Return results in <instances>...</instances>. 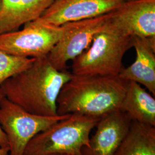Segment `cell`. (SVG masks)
<instances>
[{
    "label": "cell",
    "instance_id": "2",
    "mask_svg": "<svg viewBox=\"0 0 155 155\" xmlns=\"http://www.w3.org/2000/svg\"><path fill=\"white\" fill-rule=\"evenodd\" d=\"M127 83L118 76L72 74L59 94L57 114L101 118L119 110Z\"/></svg>",
    "mask_w": 155,
    "mask_h": 155
},
{
    "label": "cell",
    "instance_id": "14",
    "mask_svg": "<svg viewBox=\"0 0 155 155\" xmlns=\"http://www.w3.org/2000/svg\"><path fill=\"white\" fill-rule=\"evenodd\" d=\"M114 155H155V127L132 121Z\"/></svg>",
    "mask_w": 155,
    "mask_h": 155
},
{
    "label": "cell",
    "instance_id": "17",
    "mask_svg": "<svg viewBox=\"0 0 155 155\" xmlns=\"http://www.w3.org/2000/svg\"><path fill=\"white\" fill-rule=\"evenodd\" d=\"M0 155H9V149L0 147Z\"/></svg>",
    "mask_w": 155,
    "mask_h": 155
},
{
    "label": "cell",
    "instance_id": "4",
    "mask_svg": "<svg viewBox=\"0 0 155 155\" xmlns=\"http://www.w3.org/2000/svg\"><path fill=\"white\" fill-rule=\"evenodd\" d=\"M100 117L71 114L36 135L28 144L24 155L54 153L82 155L88 147L90 133Z\"/></svg>",
    "mask_w": 155,
    "mask_h": 155
},
{
    "label": "cell",
    "instance_id": "7",
    "mask_svg": "<svg viewBox=\"0 0 155 155\" xmlns=\"http://www.w3.org/2000/svg\"><path fill=\"white\" fill-rule=\"evenodd\" d=\"M61 26L35 20L21 30L0 34V50L12 55L39 58L48 55L61 38Z\"/></svg>",
    "mask_w": 155,
    "mask_h": 155
},
{
    "label": "cell",
    "instance_id": "10",
    "mask_svg": "<svg viewBox=\"0 0 155 155\" xmlns=\"http://www.w3.org/2000/svg\"><path fill=\"white\" fill-rule=\"evenodd\" d=\"M131 120L122 111H113L100 118L94 135L82 155H114L125 137Z\"/></svg>",
    "mask_w": 155,
    "mask_h": 155
},
{
    "label": "cell",
    "instance_id": "12",
    "mask_svg": "<svg viewBox=\"0 0 155 155\" xmlns=\"http://www.w3.org/2000/svg\"><path fill=\"white\" fill-rule=\"evenodd\" d=\"M54 0H2L0 34L17 30L39 18Z\"/></svg>",
    "mask_w": 155,
    "mask_h": 155
},
{
    "label": "cell",
    "instance_id": "19",
    "mask_svg": "<svg viewBox=\"0 0 155 155\" xmlns=\"http://www.w3.org/2000/svg\"><path fill=\"white\" fill-rule=\"evenodd\" d=\"M2 0H0V12L2 8Z\"/></svg>",
    "mask_w": 155,
    "mask_h": 155
},
{
    "label": "cell",
    "instance_id": "1",
    "mask_svg": "<svg viewBox=\"0 0 155 155\" xmlns=\"http://www.w3.org/2000/svg\"><path fill=\"white\" fill-rule=\"evenodd\" d=\"M72 74L57 70L47 57L36 58L26 69L0 86L4 97L24 110L42 116H57V100Z\"/></svg>",
    "mask_w": 155,
    "mask_h": 155
},
{
    "label": "cell",
    "instance_id": "18",
    "mask_svg": "<svg viewBox=\"0 0 155 155\" xmlns=\"http://www.w3.org/2000/svg\"><path fill=\"white\" fill-rule=\"evenodd\" d=\"M45 155H71L69 154H66V153H50Z\"/></svg>",
    "mask_w": 155,
    "mask_h": 155
},
{
    "label": "cell",
    "instance_id": "5",
    "mask_svg": "<svg viewBox=\"0 0 155 155\" xmlns=\"http://www.w3.org/2000/svg\"><path fill=\"white\" fill-rule=\"evenodd\" d=\"M69 115L33 114L3 97L0 100V125L8 141L9 155H24L28 144L36 135Z\"/></svg>",
    "mask_w": 155,
    "mask_h": 155
},
{
    "label": "cell",
    "instance_id": "6",
    "mask_svg": "<svg viewBox=\"0 0 155 155\" xmlns=\"http://www.w3.org/2000/svg\"><path fill=\"white\" fill-rule=\"evenodd\" d=\"M112 12L61 25V37L47 56L51 64L58 70H66L67 63L87 49L95 35L107 25Z\"/></svg>",
    "mask_w": 155,
    "mask_h": 155
},
{
    "label": "cell",
    "instance_id": "20",
    "mask_svg": "<svg viewBox=\"0 0 155 155\" xmlns=\"http://www.w3.org/2000/svg\"><path fill=\"white\" fill-rule=\"evenodd\" d=\"M125 1H130V0H124Z\"/></svg>",
    "mask_w": 155,
    "mask_h": 155
},
{
    "label": "cell",
    "instance_id": "16",
    "mask_svg": "<svg viewBox=\"0 0 155 155\" xmlns=\"http://www.w3.org/2000/svg\"><path fill=\"white\" fill-rule=\"evenodd\" d=\"M3 97H4V95L3 94L2 90L0 88V100H1ZM0 147L9 149L8 141L6 138V136L1 125H0Z\"/></svg>",
    "mask_w": 155,
    "mask_h": 155
},
{
    "label": "cell",
    "instance_id": "9",
    "mask_svg": "<svg viewBox=\"0 0 155 155\" xmlns=\"http://www.w3.org/2000/svg\"><path fill=\"white\" fill-rule=\"evenodd\" d=\"M110 22L133 38L155 39V0L124 1L111 12Z\"/></svg>",
    "mask_w": 155,
    "mask_h": 155
},
{
    "label": "cell",
    "instance_id": "13",
    "mask_svg": "<svg viewBox=\"0 0 155 155\" xmlns=\"http://www.w3.org/2000/svg\"><path fill=\"white\" fill-rule=\"evenodd\" d=\"M120 110L131 121L155 127V97L139 83L128 82Z\"/></svg>",
    "mask_w": 155,
    "mask_h": 155
},
{
    "label": "cell",
    "instance_id": "11",
    "mask_svg": "<svg viewBox=\"0 0 155 155\" xmlns=\"http://www.w3.org/2000/svg\"><path fill=\"white\" fill-rule=\"evenodd\" d=\"M133 47L136 59L127 68L123 67L118 75L122 80L139 83L155 95V39L134 38Z\"/></svg>",
    "mask_w": 155,
    "mask_h": 155
},
{
    "label": "cell",
    "instance_id": "8",
    "mask_svg": "<svg viewBox=\"0 0 155 155\" xmlns=\"http://www.w3.org/2000/svg\"><path fill=\"white\" fill-rule=\"evenodd\" d=\"M124 0H54L36 21L55 26L100 16L116 10ZM35 21V20H34Z\"/></svg>",
    "mask_w": 155,
    "mask_h": 155
},
{
    "label": "cell",
    "instance_id": "3",
    "mask_svg": "<svg viewBox=\"0 0 155 155\" xmlns=\"http://www.w3.org/2000/svg\"><path fill=\"white\" fill-rule=\"evenodd\" d=\"M133 37L123 32L110 20L97 33L87 49L72 61V73L78 75L118 76L122 59L133 47Z\"/></svg>",
    "mask_w": 155,
    "mask_h": 155
},
{
    "label": "cell",
    "instance_id": "15",
    "mask_svg": "<svg viewBox=\"0 0 155 155\" xmlns=\"http://www.w3.org/2000/svg\"><path fill=\"white\" fill-rule=\"evenodd\" d=\"M35 59L12 55L0 50V86L30 66Z\"/></svg>",
    "mask_w": 155,
    "mask_h": 155
}]
</instances>
